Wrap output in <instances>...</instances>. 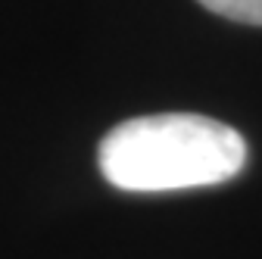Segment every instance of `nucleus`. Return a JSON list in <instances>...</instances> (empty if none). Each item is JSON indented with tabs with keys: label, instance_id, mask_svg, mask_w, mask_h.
Returning <instances> with one entry per match:
<instances>
[{
	"label": "nucleus",
	"instance_id": "obj_1",
	"mask_svg": "<svg viewBox=\"0 0 262 259\" xmlns=\"http://www.w3.org/2000/svg\"><path fill=\"white\" fill-rule=\"evenodd\" d=\"M119 190L159 193L231 181L247 166V141L231 125L196 113H156L116 125L97 150Z\"/></svg>",
	"mask_w": 262,
	"mask_h": 259
},
{
	"label": "nucleus",
	"instance_id": "obj_2",
	"mask_svg": "<svg viewBox=\"0 0 262 259\" xmlns=\"http://www.w3.org/2000/svg\"><path fill=\"white\" fill-rule=\"evenodd\" d=\"M209 13L234 19L244 25H262V0H200Z\"/></svg>",
	"mask_w": 262,
	"mask_h": 259
}]
</instances>
